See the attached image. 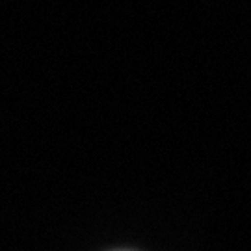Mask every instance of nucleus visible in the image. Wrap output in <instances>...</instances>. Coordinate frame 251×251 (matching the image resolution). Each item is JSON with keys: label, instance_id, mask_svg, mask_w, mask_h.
Listing matches in <instances>:
<instances>
[{"label": "nucleus", "instance_id": "nucleus-1", "mask_svg": "<svg viewBox=\"0 0 251 251\" xmlns=\"http://www.w3.org/2000/svg\"><path fill=\"white\" fill-rule=\"evenodd\" d=\"M117 251H128V250H117Z\"/></svg>", "mask_w": 251, "mask_h": 251}]
</instances>
